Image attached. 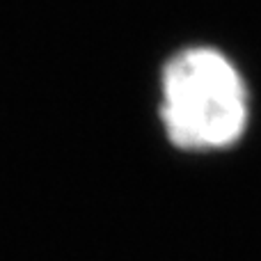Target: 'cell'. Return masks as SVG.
<instances>
[{"instance_id": "6da1fadb", "label": "cell", "mask_w": 261, "mask_h": 261, "mask_svg": "<svg viewBox=\"0 0 261 261\" xmlns=\"http://www.w3.org/2000/svg\"><path fill=\"white\" fill-rule=\"evenodd\" d=\"M158 115L167 140L184 151L227 149L248 128V85L222 50L190 46L163 67Z\"/></svg>"}]
</instances>
